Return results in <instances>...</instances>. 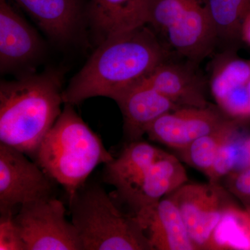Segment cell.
<instances>
[{
	"label": "cell",
	"instance_id": "1",
	"mask_svg": "<svg viewBox=\"0 0 250 250\" xmlns=\"http://www.w3.org/2000/svg\"><path fill=\"white\" fill-rule=\"evenodd\" d=\"M170 52L148 24L110 36L63 90L64 104L74 106L95 97L115 101L169 59Z\"/></svg>",
	"mask_w": 250,
	"mask_h": 250
},
{
	"label": "cell",
	"instance_id": "2",
	"mask_svg": "<svg viewBox=\"0 0 250 250\" xmlns=\"http://www.w3.org/2000/svg\"><path fill=\"white\" fill-rule=\"evenodd\" d=\"M62 75L57 70L23 74L0 83V143L35 155L62 113Z\"/></svg>",
	"mask_w": 250,
	"mask_h": 250
},
{
	"label": "cell",
	"instance_id": "3",
	"mask_svg": "<svg viewBox=\"0 0 250 250\" xmlns=\"http://www.w3.org/2000/svg\"><path fill=\"white\" fill-rule=\"evenodd\" d=\"M36 164L71 200L100 164L113 159L103 141L73 108L65 107L38 148Z\"/></svg>",
	"mask_w": 250,
	"mask_h": 250
},
{
	"label": "cell",
	"instance_id": "4",
	"mask_svg": "<svg viewBox=\"0 0 250 250\" xmlns=\"http://www.w3.org/2000/svg\"><path fill=\"white\" fill-rule=\"evenodd\" d=\"M70 202L83 250H152L136 217L122 213L103 188L78 190Z\"/></svg>",
	"mask_w": 250,
	"mask_h": 250
},
{
	"label": "cell",
	"instance_id": "5",
	"mask_svg": "<svg viewBox=\"0 0 250 250\" xmlns=\"http://www.w3.org/2000/svg\"><path fill=\"white\" fill-rule=\"evenodd\" d=\"M147 24L170 51L197 65L217 46L208 0H149Z\"/></svg>",
	"mask_w": 250,
	"mask_h": 250
},
{
	"label": "cell",
	"instance_id": "6",
	"mask_svg": "<svg viewBox=\"0 0 250 250\" xmlns=\"http://www.w3.org/2000/svg\"><path fill=\"white\" fill-rule=\"evenodd\" d=\"M15 221L26 250H83L76 228L65 217L63 204L54 197L22 205Z\"/></svg>",
	"mask_w": 250,
	"mask_h": 250
},
{
	"label": "cell",
	"instance_id": "7",
	"mask_svg": "<svg viewBox=\"0 0 250 250\" xmlns=\"http://www.w3.org/2000/svg\"><path fill=\"white\" fill-rule=\"evenodd\" d=\"M24 153L0 143V211L52 197V179Z\"/></svg>",
	"mask_w": 250,
	"mask_h": 250
},
{
	"label": "cell",
	"instance_id": "8",
	"mask_svg": "<svg viewBox=\"0 0 250 250\" xmlns=\"http://www.w3.org/2000/svg\"><path fill=\"white\" fill-rule=\"evenodd\" d=\"M178 207L196 250H207L224 212L231 204L218 184H184L167 195Z\"/></svg>",
	"mask_w": 250,
	"mask_h": 250
},
{
	"label": "cell",
	"instance_id": "9",
	"mask_svg": "<svg viewBox=\"0 0 250 250\" xmlns=\"http://www.w3.org/2000/svg\"><path fill=\"white\" fill-rule=\"evenodd\" d=\"M228 119L220 108L181 107L158 118L146 134L152 141L180 150Z\"/></svg>",
	"mask_w": 250,
	"mask_h": 250
},
{
	"label": "cell",
	"instance_id": "10",
	"mask_svg": "<svg viewBox=\"0 0 250 250\" xmlns=\"http://www.w3.org/2000/svg\"><path fill=\"white\" fill-rule=\"evenodd\" d=\"M43 51V43L35 29L15 11L7 0H0L1 73L23 68L30 70Z\"/></svg>",
	"mask_w": 250,
	"mask_h": 250
},
{
	"label": "cell",
	"instance_id": "11",
	"mask_svg": "<svg viewBox=\"0 0 250 250\" xmlns=\"http://www.w3.org/2000/svg\"><path fill=\"white\" fill-rule=\"evenodd\" d=\"M152 250H196L177 206L170 197L135 213Z\"/></svg>",
	"mask_w": 250,
	"mask_h": 250
},
{
	"label": "cell",
	"instance_id": "12",
	"mask_svg": "<svg viewBox=\"0 0 250 250\" xmlns=\"http://www.w3.org/2000/svg\"><path fill=\"white\" fill-rule=\"evenodd\" d=\"M197 64L170 62L160 64L143 82L165 95L179 107L209 106L205 95V80L195 70Z\"/></svg>",
	"mask_w": 250,
	"mask_h": 250
},
{
	"label": "cell",
	"instance_id": "13",
	"mask_svg": "<svg viewBox=\"0 0 250 250\" xmlns=\"http://www.w3.org/2000/svg\"><path fill=\"white\" fill-rule=\"evenodd\" d=\"M115 102L123 113L125 134L131 141H139L146 134L158 118L181 108L143 81Z\"/></svg>",
	"mask_w": 250,
	"mask_h": 250
},
{
	"label": "cell",
	"instance_id": "14",
	"mask_svg": "<svg viewBox=\"0 0 250 250\" xmlns=\"http://www.w3.org/2000/svg\"><path fill=\"white\" fill-rule=\"evenodd\" d=\"M187 182V172L182 163L175 156L164 152L139 183L123 197L136 213L155 205Z\"/></svg>",
	"mask_w": 250,
	"mask_h": 250
},
{
	"label": "cell",
	"instance_id": "15",
	"mask_svg": "<svg viewBox=\"0 0 250 250\" xmlns=\"http://www.w3.org/2000/svg\"><path fill=\"white\" fill-rule=\"evenodd\" d=\"M41 30L57 42H68L82 22L80 0H15Z\"/></svg>",
	"mask_w": 250,
	"mask_h": 250
},
{
	"label": "cell",
	"instance_id": "16",
	"mask_svg": "<svg viewBox=\"0 0 250 250\" xmlns=\"http://www.w3.org/2000/svg\"><path fill=\"white\" fill-rule=\"evenodd\" d=\"M149 0H90L88 18L101 41L147 24Z\"/></svg>",
	"mask_w": 250,
	"mask_h": 250
},
{
	"label": "cell",
	"instance_id": "17",
	"mask_svg": "<svg viewBox=\"0 0 250 250\" xmlns=\"http://www.w3.org/2000/svg\"><path fill=\"white\" fill-rule=\"evenodd\" d=\"M164 152L149 143L132 141L118 158L106 164L105 182L116 187L123 196L139 183Z\"/></svg>",
	"mask_w": 250,
	"mask_h": 250
},
{
	"label": "cell",
	"instance_id": "18",
	"mask_svg": "<svg viewBox=\"0 0 250 250\" xmlns=\"http://www.w3.org/2000/svg\"><path fill=\"white\" fill-rule=\"evenodd\" d=\"M217 45L230 52L241 37L242 24L250 12V0H208Z\"/></svg>",
	"mask_w": 250,
	"mask_h": 250
},
{
	"label": "cell",
	"instance_id": "19",
	"mask_svg": "<svg viewBox=\"0 0 250 250\" xmlns=\"http://www.w3.org/2000/svg\"><path fill=\"white\" fill-rule=\"evenodd\" d=\"M238 132L236 121L228 119L211 132L202 136L178 150L184 162L206 173L224 146L235 139Z\"/></svg>",
	"mask_w": 250,
	"mask_h": 250
},
{
	"label": "cell",
	"instance_id": "20",
	"mask_svg": "<svg viewBox=\"0 0 250 250\" xmlns=\"http://www.w3.org/2000/svg\"><path fill=\"white\" fill-rule=\"evenodd\" d=\"M207 250H250V211L229 206L210 237Z\"/></svg>",
	"mask_w": 250,
	"mask_h": 250
},
{
	"label": "cell",
	"instance_id": "21",
	"mask_svg": "<svg viewBox=\"0 0 250 250\" xmlns=\"http://www.w3.org/2000/svg\"><path fill=\"white\" fill-rule=\"evenodd\" d=\"M241 143L237 136L220 149L210 168L205 173L210 183L218 184L220 179L235 170Z\"/></svg>",
	"mask_w": 250,
	"mask_h": 250
},
{
	"label": "cell",
	"instance_id": "22",
	"mask_svg": "<svg viewBox=\"0 0 250 250\" xmlns=\"http://www.w3.org/2000/svg\"><path fill=\"white\" fill-rule=\"evenodd\" d=\"M0 250H26L13 211L1 213Z\"/></svg>",
	"mask_w": 250,
	"mask_h": 250
},
{
	"label": "cell",
	"instance_id": "23",
	"mask_svg": "<svg viewBox=\"0 0 250 250\" xmlns=\"http://www.w3.org/2000/svg\"><path fill=\"white\" fill-rule=\"evenodd\" d=\"M227 187L242 201L250 206V167L229 174Z\"/></svg>",
	"mask_w": 250,
	"mask_h": 250
},
{
	"label": "cell",
	"instance_id": "24",
	"mask_svg": "<svg viewBox=\"0 0 250 250\" xmlns=\"http://www.w3.org/2000/svg\"><path fill=\"white\" fill-rule=\"evenodd\" d=\"M249 167H250V138L246 141H242L241 146H240L238 162L233 172L243 170Z\"/></svg>",
	"mask_w": 250,
	"mask_h": 250
},
{
	"label": "cell",
	"instance_id": "25",
	"mask_svg": "<svg viewBox=\"0 0 250 250\" xmlns=\"http://www.w3.org/2000/svg\"><path fill=\"white\" fill-rule=\"evenodd\" d=\"M241 37L243 38L250 44V12L247 15L246 18L243 21V24H242Z\"/></svg>",
	"mask_w": 250,
	"mask_h": 250
},
{
	"label": "cell",
	"instance_id": "26",
	"mask_svg": "<svg viewBox=\"0 0 250 250\" xmlns=\"http://www.w3.org/2000/svg\"><path fill=\"white\" fill-rule=\"evenodd\" d=\"M248 86H249V90H250V82L249 83V85H248Z\"/></svg>",
	"mask_w": 250,
	"mask_h": 250
}]
</instances>
